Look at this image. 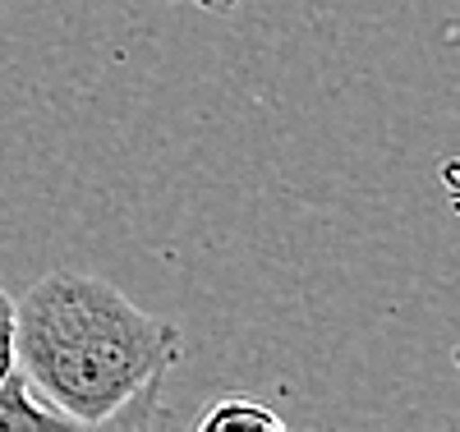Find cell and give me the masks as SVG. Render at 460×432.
<instances>
[{
  "label": "cell",
  "mask_w": 460,
  "mask_h": 432,
  "mask_svg": "<svg viewBox=\"0 0 460 432\" xmlns=\"http://www.w3.org/2000/svg\"><path fill=\"white\" fill-rule=\"evenodd\" d=\"M79 423L56 414L28 391L23 373H10L0 382V432H74Z\"/></svg>",
  "instance_id": "obj_2"
},
{
  "label": "cell",
  "mask_w": 460,
  "mask_h": 432,
  "mask_svg": "<svg viewBox=\"0 0 460 432\" xmlns=\"http://www.w3.org/2000/svg\"><path fill=\"white\" fill-rule=\"evenodd\" d=\"M180 327L88 271H47L14 299V349L28 391L74 423L106 419L180 359Z\"/></svg>",
  "instance_id": "obj_1"
},
{
  "label": "cell",
  "mask_w": 460,
  "mask_h": 432,
  "mask_svg": "<svg viewBox=\"0 0 460 432\" xmlns=\"http://www.w3.org/2000/svg\"><path fill=\"white\" fill-rule=\"evenodd\" d=\"M199 10H208V14H235L240 10V0H194Z\"/></svg>",
  "instance_id": "obj_6"
},
{
  "label": "cell",
  "mask_w": 460,
  "mask_h": 432,
  "mask_svg": "<svg viewBox=\"0 0 460 432\" xmlns=\"http://www.w3.org/2000/svg\"><path fill=\"white\" fill-rule=\"evenodd\" d=\"M19 373V349H14V299L0 286V382Z\"/></svg>",
  "instance_id": "obj_5"
},
{
  "label": "cell",
  "mask_w": 460,
  "mask_h": 432,
  "mask_svg": "<svg viewBox=\"0 0 460 432\" xmlns=\"http://www.w3.org/2000/svg\"><path fill=\"white\" fill-rule=\"evenodd\" d=\"M162 382L166 377L143 382L120 410H111L106 419H93V423H79L74 432H157L162 428Z\"/></svg>",
  "instance_id": "obj_3"
},
{
  "label": "cell",
  "mask_w": 460,
  "mask_h": 432,
  "mask_svg": "<svg viewBox=\"0 0 460 432\" xmlns=\"http://www.w3.org/2000/svg\"><path fill=\"white\" fill-rule=\"evenodd\" d=\"M194 432H290V428L277 410H267L258 401H244V396H226L199 419Z\"/></svg>",
  "instance_id": "obj_4"
}]
</instances>
